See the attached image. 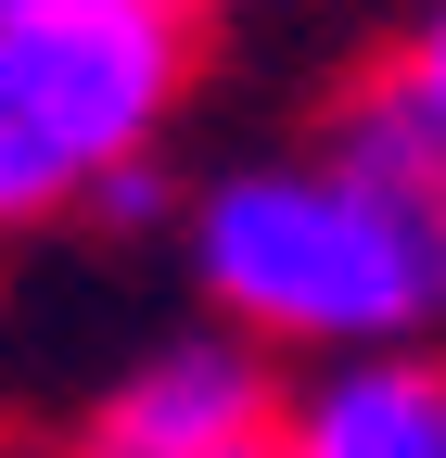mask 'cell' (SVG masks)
Masks as SVG:
<instances>
[{"mask_svg":"<svg viewBox=\"0 0 446 458\" xmlns=\"http://www.w3.org/2000/svg\"><path fill=\"white\" fill-rule=\"evenodd\" d=\"M179 242H192V280H204L217 331L255 344V357H319V369L421 357V331L446 318V280L421 255V229L331 140L217 165L179 216Z\"/></svg>","mask_w":446,"mask_h":458,"instance_id":"1","label":"cell"},{"mask_svg":"<svg viewBox=\"0 0 446 458\" xmlns=\"http://www.w3.org/2000/svg\"><path fill=\"white\" fill-rule=\"evenodd\" d=\"M281 445V369L230 331H179L102 382L77 458H268Z\"/></svg>","mask_w":446,"mask_h":458,"instance_id":"2","label":"cell"},{"mask_svg":"<svg viewBox=\"0 0 446 458\" xmlns=\"http://www.w3.org/2000/svg\"><path fill=\"white\" fill-rule=\"evenodd\" d=\"M268 458H446V357H345L281 394Z\"/></svg>","mask_w":446,"mask_h":458,"instance_id":"3","label":"cell"},{"mask_svg":"<svg viewBox=\"0 0 446 458\" xmlns=\"http://www.w3.org/2000/svg\"><path fill=\"white\" fill-rule=\"evenodd\" d=\"M319 140L345 153L357 179L396 191V216L421 229V255H433V280H446V128H433V114H408L382 77H357V89H345V114H331Z\"/></svg>","mask_w":446,"mask_h":458,"instance_id":"4","label":"cell"},{"mask_svg":"<svg viewBox=\"0 0 446 458\" xmlns=\"http://www.w3.org/2000/svg\"><path fill=\"white\" fill-rule=\"evenodd\" d=\"M382 89H396L408 114H433V128H446V0H433V13L396 38V64H382Z\"/></svg>","mask_w":446,"mask_h":458,"instance_id":"5","label":"cell"},{"mask_svg":"<svg viewBox=\"0 0 446 458\" xmlns=\"http://www.w3.org/2000/svg\"><path fill=\"white\" fill-rule=\"evenodd\" d=\"M77 216H102V229H166V216H192V191L166 179V165H128V179H102Z\"/></svg>","mask_w":446,"mask_h":458,"instance_id":"6","label":"cell"},{"mask_svg":"<svg viewBox=\"0 0 446 458\" xmlns=\"http://www.w3.org/2000/svg\"><path fill=\"white\" fill-rule=\"evenodd\" d=\"M39 216V191H26V165H13V140H0V229H26Z\"/></svg>","mask_w":446,"mask_h":458,"instance_id":"7","label":"cell"}]
</instances>
